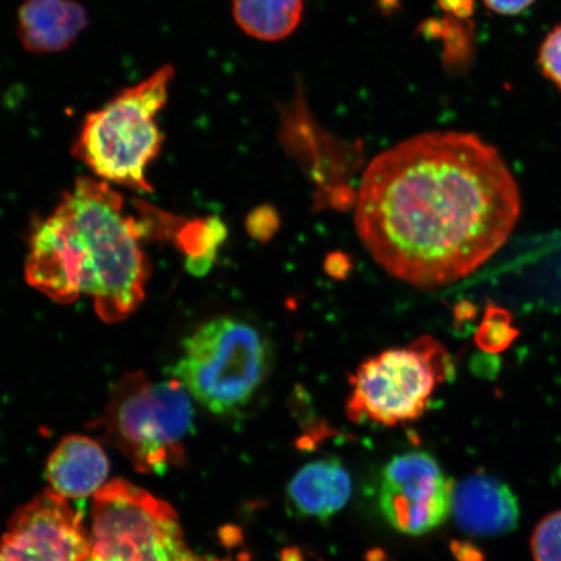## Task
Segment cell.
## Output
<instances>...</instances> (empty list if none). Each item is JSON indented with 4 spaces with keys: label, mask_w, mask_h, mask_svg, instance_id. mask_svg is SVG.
Instances as JSON below:
<instances>
[{
    "label": "cell",
    "mask_w": 561,
    "mask_h": 561,
    "mask_svg": "<svg viewBox=\"0 0 561 561\" xmlns=\"http://www.w3.org/2000/svg\"><path fill=\"white\" fill-rule=\"evenodd\" d=\"M520 215V191L495 147L471 133L432 131L371 161L355 227L389 275L433 289L485 264Z\"/></svg>",
    "instance_id": "obj_1"
},
{
    "label": "cell",
    "mask_w": 561,
    "mask_h": 561,
    "mask_svg": "<svg viewBox=\"0 0 561 561\" xmlns=\"http://www.w3.org/2000/svg\"><path fill=\"white\" fill-rule=\"evenodd\" d=\"M142 220L125 213L107 182L82 178L34 230L25 277L61 305L93 298L104 322L128 319L146 297L150 265Z\"/></svg>",
    "instance_id": "obj_2"
},
{
    "label": "cell",
    "mask_w": 561,
    "mask_h": 561,
    "mask_svg": "<svg viewBox=\"0 0 561 561\" xmlns=\"http://www.w3.org/2000/svg\"><path fill=\"white\" fill-rule=\"evenodd\" d=\"M174 73L170 65L160 67L90 112L75 142L73 156L104 181L152 192L146 172L163 145L157 117L165 107Z\"/></svg>",
    "instance_id": "obj_3"
},
{
    "label": "cell",
    "mask_w": 561,
    "mask_h": 561,
    "mask_svg": "<svg viewBox=\"0 0 561 561\" xmlns=\"http://www.w3.org/2000/svg\"><path fill=\"white\" fill-rule=\"evenodd\" d=\"M193 416L192 397L178 380L136 371L114 386L95 427L138 472L161 474L184 465Z\"/></svg>",
    "instance_id": "obj_4"
},
{
    "label": "cell",
    "mask_w": 561,
    "mask_h": 561,
    "mask_svg": "<svg viewBox=\"0 0 561 561\" xmlns=\"http://www.w3.org/2000/svg\"><path fill=\"white\" fill-rule=\"evenodd\" d=\"M271 351L254 325L221 316L188 335L173 378L215 415L242 409L268 374Z\"/></svg>",
    "instance_id": "obj_5"
},
{
    "label": "cell",
    "mask_w": 561,
    "mask_h": 561,
    "mask_svg": "<svg viewBox=\"0 0 561 561\" xmlns=\"http://www.w3.org/2000/svg\"><path fill=\"white\" fill-rule=\"evenodd\" d=\"M87 561H205L187 546L178 514L144 489L115 480L94 495Z\"/></svg>",
    "instance_id": "obj_6"
},
{
    "label": "cell",
    "mask_w": 561,
    "mask_h": 561,
    "mask_svg": "<svg viewBox=\"0 0 561 561\" xmlns=\"http://www.w3.org/2000/svg\"><path fill=\"white\" fill-rule=\"evenodd\" d=\"M354 386L348 415L394 426L423 415L440 383L431 363L415 348H392L364 362L351 377Z\"/></svg>",
    "instance_id": "obj_7"
},
{
    "label": "cell",
    "mask_w": 561,
    "mask_h": 561,
    "mask_svg": "<svg viewBox=\"0 0 561 561\" xmlns=\"http://www.w3.org/2000/svg\"><path fill=\"white\" fill-rule=\"evenodd\" d=\"M89 551L81 515L51 489L21 507L0 539V561H87Z\"/></svg>",
    "instance_id": "obj_8"
},
{
    "label": "cell",
    "mask_w": 561,
    "mask_h": 561,
    "mask_svg": "<svg viewBox=\"0 0 561 561\" xmlns=\"http://www.w3.org/2000/svg\"><path fill=\"white\" fill-rule=\"evenodd\" d=\"M453 488L426 453L396 456L385 467L381 508L392 528L421 536L437 528L451 511Z\"/></svg>",
    "instance_id": "obj_9"
},
{
    "label": "cell",
    "mask_w": 561,
    "mask_h": 561,
    "mask_svg": "<svg viewBox=\"0 0 561 561\" xmlns=\"http://www.w3.org/2000/svg\"><path fill=\"white\" fill-rule=\"evenodd\" d=\"M89 24V11L80 0H24L16 33L26 53L51 55L72 47Z\"/></svg>",
    "instance_id": "obj_10"
},
{
    "label": "cell",
    "mask_w": 561,
    "mask_h": 561,
    "mask_svg": "<svg viewBox=\"0 0 561 561\" xmlns=\"http://www.w3.org/2000/svg\"><path fill=\"white\" fill-rule=\"evenodd\" d=\"M451 511L456 524L473 536H501L518 523L514 493L503 482L481 473L468 477L453 490Z\"/></svg>",
    "instance_id": "obj_11"
},
{
    "label": "cell",
    "mask_w": 561,
    "mask_h": 561,
    "mask_svg": "<svg viewBox=\"0 0 561 561\" xmlns=\"http://www.w3.org/2000/svg\"><path fill=\"white\" fill-rule=\"evenodd\" d=\"M110 462L102 446L85 436H68L47 461L50 489L66 500H85L104 486Z\"/></svg>",
    "instance_id": "obj_12"
},
{
    "label": "cell",
    "mask_w": 561,
    "mask_h": 561,
    "mask_svg": "<svg viewBox=\"0 0 561 561\" xmlns=\"http://www.w3.org/2000/svg\"><path fill=\"white\" fill-rule=\"evenodd\" d=\"M351 489L346 468L328 459L301 468L290 482L289 497L299 514L327 520L346 506Z\"/></svg>",
    "instance_id": "obj_13"
},
{
    "label": "cell",
    "mask_w": 561,
    "mask_h": 561,
    "mask_svg": "<svg viewBox=\"0 0 561 561\" xmlns=\"http://www.w3.org/2000/svg\"><path fill=\"white\" fill-rule=\"evenodd\" d=\"M159 240L172 241L186 256V268L194 276H205L216 262L217 252L228 237V228L219 217L180 219L161 213Z\"/></svg>",
    "instance_id": "obj_14"
},
{
    "label": "cell",
    "mask_w": 561,
    "mask_h": 561,
    "mask_svg": "<svg viewBox=\"0 0 561 561\" xmlns=\"http://www.w3.org/2000/svg\"><path fill=\"white\" fill-rule=\"evenodd\" d=\"M304 11L305 0H231L236 24L250 37L264 42L290 37Z\"/></svg>",
    "instance_id": "obj_15"
},
{
    "label": "cell",
    "mask_w": 561,
    "mask_h": 561,
    "mask_svg": "<svg viewBox=\"0 0 561 561\" xmlns=\"http://www.w3.org/2000/svg\"><path fill=\"white\" fill-rule=\"evenodd\" d=\"M520 331L514 325L512 313L506 308L489 301L479 329L474 334L476 345L485 354H501L514 343Z\"/></svg>",
    "instance_id": "obj_16"
},
{
    "label": "cell",
    "mask_w": 561,
    "mask_h": 561,
    "mask_svg": "<svg viewBox=\"0 0 561 561\" xmlns=\"http://www.w3.org/2000/svg\"><path fill=\"white\" fill-rule=\"evenodd\" d=\"M530 547L535 561H561V511L552 512L538 523Z\"/></svg>",
    "instance_id": "obj_17"
},
{
    "label": "cell",
    "mask_w": 561,
    "mask_h": 561,
    "mask_svg": "<svg viewBox=\"0 0 561 561\" xmlns=\"http://www.w3.org/2000/svg\"><path fill=\"white\" fill-rule=\"evenodd\" d=\"M538 65L546 79L561 90V24L553 27L542 42Z\"/></svg>",
    "instance_id": "obj_18"
},
{
    "label": "cell",
    "mask_w": 561,
    "mask_h": 561,
    "mask_svg": "<svg viewBox=\"0 0 561 561\" xmlns=\"http://www.w3.org/2000/svg\"><path fill=\"white\" fill-rule=\"evenodd\" d=\"M280 227V219L275 207L263 205L252 209L245 220L248 233L257 242L266 243L272 240Z\"/></svg>",
    "instance_id": "obj_19"
},
{
    "label": "cell",
    "mask_w": 561,
    "mask_h": 561,
    "mask_svg": "<svg viewBox=\"0 0 561 561\" xmlns=\"http://www.w3.org/2000/svg\"><path fill=\"white\" fill-rule=\"evenodd\" d=\"M354 268L353 259L346 252L333 251L325 257L324 270L336 280L346 279Z\"/></svg>",
    "instance_id": "obj_20"
},
{
    "label": "cell",
    "mask_w": 561,
    "mask_h": 561,
    "mask_svg": "<svg viewBox=\"0 0 561 561\" xmlns=\"http://www.w3.org/2000/svg\"><path fill=\"white\" fill-rule=\"evenodd\" d=\"M535 0H483L488 9L501 15H517L528 9Z\"/></svg>",
    "instance_id": "obj_21"
},
{
    "label": "cell",
    "mask_w": 561,
    "mask_h": 561,
    "mask_svg": "<svg viewBox=\"0 0 561 561\" xmlns=\"http://www.w3.org/2000/svg\"><path fill=\"white\" fill-rule=\"evenodd\" d=\"M451 552L458 561H485L482 551L476 545L467 541H454Z\"/></svg>",
    "instance_id": "obj_22"
},
{
    "label": "cell",
    "mask_w": 561,
    "mask_h": 561,
    "mask_svg": "<svg viewBox=\"0 0 561 561\" xmlns=\"http://www.w3.org/2000/svg\"><path fill=\"white\" fill-rule=\"evenodd\" d=\"M442 10L451 13L454 18L467 19L472 15L473 0H438Z\"/></svg>",
    "instance_id": "obj_23"
},
{
    "label": "cell",
    "mask_w": 561,
    "mask_h": 561,
    "mask_svg": "<svg viewBox=\"0 0 561 561\" xmlns=\"http://www.w3.org/2000/svg\"><path fill=\"white\" fill-rule=\"evenodd\" d=\"M221 538L222 542L228 547H233L240 545L242 542V530L237 528V526H227V528L221 529Z\"/></svg>",
    "instance_id": "obj_24"
},
{
    "label": "cell",
    "mask_w": 561,
    "mask_h": 561,
    "mask_svg": "<svg viewBox=\"0 0 561 561\" xmlns=\"http://www.w3.org/2000/svg\"><path fill=\"white\" fill-rule=\"evenodd\" d=\"M280 561H305L304 552L299 549V547L291 546L286 547L283 551H280Z\"/></svg>",
    "instance_id": "obj_25"
},
{
    "label": "cell",
    "mask_w": 561,
    "mask_h": 561,
    "mask_svg": "<svg viewBox=\"0 0 561 561\" xmlns=\"http://www.w3.org/2000/svg\"><path fill=\"white\" fill-rule=\"evenodd\" d=\"M474 316V308L471 304H460L455 308V319L456 321L461 320H471Z\"/></svg>",
    "instance_id": "obj_26"
},
{
    "label": "cell",
    "mask_w": 561,
    "mask_h": 561,
    "mask_svg": "<svg viewBox=\"0 0 561 561\" xmlns=\"http://www.w3.org/2000/svg\"><path fill=\"white\" fill-rule=\"evenodd\" d=\"M366 561H388V553L376 547L366 553Z\"/></svg>",
    "instance_id": "obj_27"
},
{
    "label": "cell",
    "mask_w": 561,
    "mask_h": 561,
    "mask_svg": "<svg viewBox=\"0 0 561 561\" xmlns=\"http://www.w3.org/2000/svg\"><path fill=\"white\" fill-rule=\"evenodd\" d=\"M397 3H398V0H380V4H381L382 9L386 11L396 9Z\"/></svg>",
    "instance_id": "obj_28"
}]
</instances>
